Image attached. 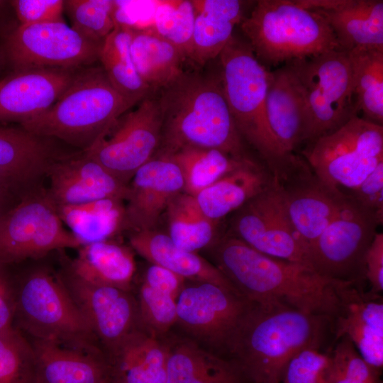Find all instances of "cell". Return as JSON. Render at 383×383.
Segmentation results:
<instances>
[{
    "label": "cell",
    "instance_id": "26",
    "mask_svg": "<svg viewBox=\"0 0 383 383\" xmlns=\"http://www.w3.org/2000/svg\"><path fill=\"white\" fill-rule=\"evenodd\" d=\"M129 243L136 252L151 264L165 267L185 280L212 283L240 294L214 265L196 252L178 247L167 233L155 229L134 231L130 235Z\"/></svg>",
    "mask_w": 383,
    "mask_h": 383
},
{
    "label": "cell",
    "instance_id": "9",
    "mask_svg": "<svg viewBox=\"0 0 383 383\" xmlns=\"http://www.w3.org/2000/svg\"><path fill=\"white\" fill-rule=\"evenodd\" d=\"M303 155L313 173L333 190H353L383 162V126L353 117L308 144Z\"/></svg>",
    "mask_w": 383,
    "mask_h": 383
},
{
    "label": "cell",
    "instance_id": "23",
    "mask_svg": "<svg viewBox=\"0 0 383 383\" xmlns=\"http://www.w3.org/2000/svg\"><path fill=\"white\" fill-rule=\"evenodd\" d=\"M265 107L270 128L280 148L294 153L306 141L310 119L302 92L287 64L269 70Z\"/></svg>",
    "mask_w": 383,
    "mask_h": 383
},
{
    "label": "cell",
    "instance_id": "51",
    "mask_svg": "<svg viewBox=\"0 0 383 383\" xmlns=\"http://www.w3.org/2000/svg\"><path fill=\"white\" fill-rule=\"evenodd\" d=\"M6 1L0 0V11L4 8Z\"/></svg>",
    "mask_w": 383,
    "mask_h": 383
},
{
    "label": "cell",
    "instance_id": "2",
    "mask_svg": "<svg viewBox=\"0 0 383 383\" xmlns=\"http://www.w3.org/2000/svg\"><path fill=\"white\" fill-rule=\"evenodd\" d=\"M156 94L162 121L157 154L201 148L240 160L251 157L232 118L219 73L213 77L184 70Z\"/></svg>",
    "mask_w": 383,
    "mask_h": 383
},
{
    "label": "cell",
    "instance_id": "11",
    "mask_svg": "<svg viewBox=\"0 0 383 383\" xmlns=\"http://www.w3.org/2000/svg\"><path fill=\"white\" fill-rule=\"evenodd\" d=\"M162 114L156 93H151L116 118L94 144L82 151L126 184L157 152Z\"/></svg>",
    "mask_w": 383,
    "mask_h": 383
},
{
    "label": "cell",
    "instance_id": "15",
    "mask_svg": "<svg viewBox=\"0 0 383 383\" xmlns=\"http://www.w3.org/2000/svg\"><path fill=\"white\" fill-rule=\"evenodd\" d=\"M229 234L265 255L311 267L276 178L268 189L235 211Z\"/></svg>",
    "mask_w": 383,
    "mask_h": 383
},
{
    "label": "cell",
    "instance_id": "17",
    "mask_svg": "<svg viewBox=\"0 0 383 383\" xmlns=\"http://www.w3.org/2000/svg\"><path fill=\"white\" fill-rule=\"evenodd\" d=\"M338 309L331 322L335 339L345 337L379 374L383 367V301L380 294L343 282L338 289Z\"/></svg>",
    "mask_w": 383,
    "mask_h": 383
},
{
    "label": "cell",
    "instance_id": "20",
    "mask_svg": "<svg viewBox=\"0 0 383 383\" xmlns=\"http://www.w3.org/2000/svg\"><path fill=\"white\" fill-rule=\"evenodd\" d=\"M279 184L289 220L307 251L342 209L348 194L326 186L307 162Z\"/></svg>",
    "mask_w": 383,
    "mask_h": 383
},
{
    "label": "cell",
    "instance_id": "14",
    "mask_svg": "<svg viewBox=\"0 0 383 383\" xmlns=\"http://www.w3.org/2000/svg\"><path fill=\"white\" fill-rule=\"evenodd\" d=\"M101 45L56 21L19 25L6 38L5 50L14 70L82 68L99 60Z\"/></svg>",
    "mask_w": 383,
    "mask_h": 383
},
{
    "label": "cell",
    "instance_id": "32",
    "mask_svg": "<svg viewBox=\"0 0 383 383\" xmlns=\"http://www.w3.org/2000/svg\"><path fill=\"white\" fill-rule=\"evenodd\" d=\"M56 208L63 224L82 245L109 240L128 227L125 201L120 199L56 205Z\"/></svg>",
    "mask_w": 383,
    "mask_h": 383
},
{
    "label": "cell",
    "instance_id": "16",
    "mask_svg": "<svg viewBox=\"0 0 383 383\" xmlns=\"http://www.w3.org/2000/svg\"><path fill=\"white\" fill-rule=\"evenodd\" d=\"M64 281L106 357L144 329L138 301L129 290L89 284L70 274Z\"/></svg>",
    "mask_w": 383,
    "mask_h": 383
},
{
    "label": "cell",
    "instance_id": "6",
    "mask_svg": "<svg viewBox=\"0 0 383 383\" xmlns=\"http://www.w3.org/2000/svg\"><path fill=\"white\" fill-rule=\"evenodd\" d=\"M240 26L265 67L340 49L325 18L294 0L255 1Z\"/></svg>",
    "mask_w": 383,
    "mask_h": 383
},
{
    "label": "cell",
    "instance_id": "1",
    "mask_svg": "<svg viewBox=\"0 0 383 383\" xmlns=\"http://www.w3.org/2000/svg\"><path fill=\"white\" fill-rule=\"evenodd\" d=\"M215 266L246 300L281 304L333 320L340 281L311 267L258 252L228 234L212 245Z\"/></svg>",
    "mask_w": 383,
    "mask_h": 383
},
{
    "label": "cell",
    "instance_id": "10",
    "mask_svg": "<svg viewBox=\"0 0 383 383\" xmlns=\"http://www.w3.org/2000/svg\"><path fill=\"white\" fill-rule=\"evenodd\" d=\"M82 242L65 228L46 190L35 188L0 214V266L42 257Z\"/></svg>",
    "mask_w": 383,
    "mask_h": 383
},
{
    "label": "cell",
    "instance_id": "22",
    "mask_svg": "<svg viewBox=\"0 0 383 383\" xmlns=\"http://www.w3.org/2000/svg\"><path fill=\"white\" fill-rule=\"evenodd\" d=\"M48 139L21 128L0 127V189L9 194L37 187L60 157Z\"/></svg>",
    "mask_w": 383,
    "mask_h": 383
},
{
    "label": "cell",
    "instance_id": "13",
    "mask_svg": "<svg viewBox=\"0 0 383 383\" xmlns=\"http://www.w3.org/2000/svg\"><path fill=\"white\" fill-rule=\"evenodd\" d=\"M379 223L348 194L338 213L308 248L311 267L327 278L361 285L365 257Z\"/></svg>",
    "mask_w": 383,
    "mask_h": 383
},
{
    "label": "cell",
    "instance_id": "27",
    "mask_svg": "<svg viewBox=\"0 0 383 383\" xmlns=\"http://www.w3.org/2000/svg\"><path fill=\"white\" fill-rule=\"evenodd\" d=\"M274 179L263 163L251 158L194 197L203 213L218 222L268 189Z\"/></svg>",
    "mask_w": 383,
    "mask_h": 383
},
{
    "label": "cell",
    "instance_id": "39",
    "mask_svg": "<svg viewBox=\"0 0 383 383\" xmlns=\"http://www.w3.org/2000/svg\"><path fill=\"white\" fill-rule=\"evenodd\" d=\"M153 22L152 29L176 46L188 60L195 22V11L192 1L158 2Z\"/></svg>",
    "mask_w": 383,
    "mask_h": 383
},
{
    "label": "cell",
    "instance_id": "34",
    "mask_svg": "<svg viewBox=\"0 0 383 383\" xmlns=\"http://www.w3.org/2000/svg\"><path fill=\"white\" fill-rule=\"evenodd\" d=\"M347 52L356 111L365 120L382 126L383 49L358 48Z\"/></svg>",
    "mask_w": 383,
    "mask_h": 383
},
{
    "label": "cell",
    "instance_id": "19",
    "mask_svg": "<svg viewBox=\"0 0 383 383\" xmlns=\"http://www.w3.org/2000/svg\"><path fill=\"white\" fill-rule=\"evenodd\" d=\"M125 201L127 226L135 231L153 230L172 199L183 192L177 165L157 154L141 166L129 182Z\"/></svg>",
    "mask_w": 383,
    "mask_h": 383
},
{
    "label": "cell",
    "instance_id": "37",
    "mask_svg": "<svg viewBox=\"0 0 383 383\" xmlns=\"http://www.w3.org/2000/svg\"><path fill=\"white\" fill-rule=\"evenodd\" d=\"M195 11V10H194ZM238 25L227 16L195 11L192 47L188 60L203 67L218 57Z\"/></svg>",
    "mask_w": 383,
    "mask_h": 383
},
{
    "label": "cell",
    "instance_id": "36",
    "mask_svg": "<svg viewBox=\"0 0 383 383\" xmlns=\"http://www.w3.org/2000/svg\"><path fill=\"white\" fill-rule=\"evenodd\" d=\"M165 213L168 222L167 234L178 247L196 252L213 245L218 222L203 213L194 196L180 193L170 203Z\"/></svg>",
    "mask_w": 383,
    "mask_h": 383
},
{
    "label": "cell",
    "instance_id": "38",
    "mask_svg": "<svg viewBox=\"0 0 383 383\" xmlns=\"http://www.w3.org/2000/svg\"><path fill=\"white\" fill-rule=\"evenodd\" d=\"M64 10L71 27L83 37L102 43L116 25V1L111 0H65Z\"/></svg>",
    "mask_w": 383,
    "mask_h": 383
},
{
    "label": "cell",
    "instance_id": "33",
    "mask_svg": "<svg viewBox=\"0 0 383 383\" xmlns=\"http://www.w3.org/2000/svg\"><path fill=\"white\" fill-rule=\"evenodd\" d=\"M132 28L116 23L102 43L99 61L113 87L133 105L151 94L138 74L131 55Z\"/></svg>",
    "mask_w": 383,
    "mask_h": 383
},
{
    "label": "cell",
    "instance_id": "49",
    "mask_svg": "<svg viewBox=\"0 0 383 383\" xmlns=\"http://www.w3.org/2000/svg\"><path fill=\"white\" fill-rule=\"evenodd\" d=\"M326 383H369L360 380L348 379L331 372L328 368L326 374Z\"/></svg>",
    "mask_w": 383,
    "mask_h": 383
},
{
    "label": "cell",
    "instance_id": "3",
    "mask_svg": "<svg viewBox=\"0 0 383 383\" xmlns=\"http://www.w3.org/2000/svg\"><path fill=\"white\" fill-rule=\"evenodd\" d=\"M329 318L281 304H252L231 345L228 358L249 383H280L289 360L306 348H318Z\"/></svg>",
    "mask_w": 383,
    "mask_h": 383
},
{
    "label": "cell",
    "instance_id": "40",
    "mask_svg": "<svg viewBox=\"0 0 383 383\" xmlns=\"http://www.w3.org/2000/svg\"><path fill=\"white\" fill-rule=\"evenodd\" d=\"M34 365L31 341L13 325L0 331V383H33Z\"/></svg>",
    "mask_w": 383,
    "mask_h": 383
},
{
    "label": "cell",
    "instance_id": "45",
    "mask_svg": "<svg viewBox=\"0 0 383 383\" xmlns=\"http://www.w3.org/2000/svg\"><path fill=\"white\" fill-rule=\"evenodd\" d=\"M362 207L371 211L379 225L383 222V162L348 194Z\"/></svg>",
    "mask_w": 383,
    "mask_h": 383
},
{
    "label": "cell",
    "instance_id": "48",
    "mask_svg": "<svg viewBox=\"0 0 383 383\" xmlns=\"http://www.w3.org/2000/svg\"><path fill=\"white\" fill-rule=\"evenodd\" d=\"M0 266V331L13 325L15 316V289Z\"/></svg>",
    "mask_w": 383,
    "mask_h": 383
},
{
    "label": "cell",
    "instance_id": "52",
    "mask_svg": "<svg viewBox=\"0 0 383 383\" xmlns=\"http://www.w3.org/2000/svg\"><path fill=\"white\" fill-rule=\"evenodd\" d=\"M104 383H111L110 382H104Z\"/></svg>",
    "mask_w": 383,
    "mask_h": 383
},
{
    "label": "cell",
    "instance_id": "41",
    "mask_svg": "<svg viewBox=\"0 0 383 383\" xmlns=\"http://www.w3.org/2000/svg\"><path fill=\"white\" fill-rule=\"evenodd\" d=\"M137 301L144 329L159 338L167 335L177 321V300L141 283Z\"/></svg>",
    "mask_w": 383,
    "mask_h": 383
},
{
    "label": "cell",
    "instance_id": "35",
    "mask_svg": "<svg viewBox=\"0 0 383 383\" xmlns=\"http://www.w3.org/2000/svg\"><path fill=\"white\" fill-rule=\"evenodd\" d=\"M164 155L179 167L183 192L193 196L252 158L237 159L217 149L201 148H185Z\"/></svg>",
    "mask_w": 383,
    "mask_h": 383
},
{
    "label": "cell",
    "instance_id": "4",
    "mask_svg": "<svg viewBox=\"0 0 383 383\" xmlns=\"http://www.w3.org/2000/svg\"><path fill=\"white\" fill-rule=\"evenodd\" d=\"M218 57L224 95L239 134L277 181L287 180L301 157L284 152L270 128L265 107L269 70L245 39L234 34Z\"/></svg>",
    "mask_w": 383,
    "mask_h": 383
},
{
    "label": "cell",
    "instance_id": "44",
    "mask_svg": "<svg viewBox=\"0 0 383 383\" xmlns=\"http://www.w3.org/2000/svg\"><path fill=\"white\" fill-rule=\"evenodd\" d=\"M13 6L19 25H32L64 21L63 0H13Z\"/></svg>",
    "mask_w": 383,
    "mask_h": 383
},
{
    "label": "cell",
    "instance_id": "29",
    "mask_svg": "<svg viewBox=\"0 0 383 383\" xmlns=\"http://www.w3.org/2000/svg\"><path fill=\"white\" fill-rule=\"evenodd\" d=\"M77 250L69 274L89 284L130 289L135 264L129 248L109 240L84 244Z\"/></svg>",
    "mask_w": 383,
    "mask_h": 383
},
{
    "label": "cell",
    "instance_id": "5",
    "mask_svg": "<svg viewBox=\"0 0 383 383\" xmlns=\"http://www.w3.org/2000/svg\"><path fill=\"white\" fill-rule=\"evenodd\" d=\"M134 106L113 87L101 66L91 65L79 72L50 108L20 125L35 135L57 138L85 151Z\"/></svg>",
    "mask_w": 383,
    "mask_h": 383
},
{
    "label": "cell",
    "instance_id": "31",
    "mask_svg": "<svg viewBox=\"0 0 383 383\" xmlns=\"http://www.w3.org/2000/svg\"><path fill=\"white\" fill-rule=\"evenodd\" d=\"M135 67L152 93L177 79L186 61L183 53L151 28H132L130 45Z\"/></svg>",
    "mask_w": 383,
    "mask_h": 383
},
{
    "label": "cell",
    "instance_id": "50",
    "mask_svg": "<svg viewBox=\"0 0 383 383\" xmlns=\"http://www.w3.org/2000/svg\"><path fill=\"white\" fill-rule=\"evenodd\" d=\"M9 193L0 189V214L2 213L4 211V206L9 196Z\"/></svg>",
    "mask_w": 383,
    "mask_h": 383
},
{
    "label": "cell",
    "instance_id": "28",
    "mask_svg": "<svg viewBox=\"0 0 383 383\" xmlns=\"http://www.w3.org/2000/svg\"><path fill=\"white\" fill-rule=\"evenodd\" d=\"M106 359L111 383H166L165 343L143 328L130 335Z\"/></svg>",
    "mask_w": 383,
    "mask_h": 383
},
{
    "label": "cell",
    "instance_id": "42",
    "mask_svg": "<svg viewBox=\"0 0 383 383\" xmlns=\"http://www.w3.org/2000/svg\"><path fill=\"white\" fill-rule=\"evenodd\" d=\"M330 357L318 348H306L287 362L280 383H326Z\"/></svg>",
    "mask_w": 383,
    "mask_h": 383
},
{
    "label": "cell",
    "instance_id": "21",
    "mask_svg": "<svg viewBox=\"0 0 383 383\" xmlns=\"http://www.w3.org/2000/svg\"><path fill=\"white\" fill-rule=\"evenodd\" d=\"M46 192L56 205H72L104 199L126 201L128 187L101 164L81 154L60 157L48 168Z\"/></svg>",
    "mask_w": 383,
    "mask_h": 383
},
{
    "label": "cell",
    "instance_id": "30",
    "mask_svg": "<svg viewBox=\"0 0 383 383\" xmlns=\"http://www.w3.org/2000/svg\"><path fill=\"white\" fill-rule=\"evenodd\" d=\"M316 12L325 18L341 50L383 49L382 0H345L335 9Z\"/></svg>",
    "mask_w": 383,
    "mask_h": 383
},
{
    "label": "cell",
    "instance_id": "7",
    "mask_svg": "<svg viewBox=\"0 0 383 383\" xmlns=\"http://www.w3.org/2000/svg\"><path fill=\"white\" fill-rule=\"evenodd\" d=\"M15 301L14 320L32 339L101 349L64 279L50 270L38 268L24 277Z\"/></svg>",
    "mask_w": 383,
    "mask_h": 383
},
{
    "label": "cell",
    "instance_id": "12",
    "mask_svg": "<svg viewBox=\"0 0 383 383\" xmlns=\"http://www.w3.org/2000/svg\"><path fill=\"white\" fill-rule=\"evenodd\" d=\"M176 302L175 325L184 336L228 358L233 338L252 303L209 282L184 285Z\"/></svg>",
    "mask_w": 383,
    "mask_h": 383
},
{
    "label": "cell",
    "instance_id": "18",
    "mask_svg": "<svg viewBox=\"0 0 383 383\" xmlns=\"http://www.w3.org/2000/svg\"><path fill=\"white\" fill-rule=\"evenodd\" d=\"M82 68L14 70L0 81V121H28L50 108Z\"/></svg>",
    "mask_w": 383,
    "mask_h": 383
},
{
    "label": "cell",
    "instance_id": "43",
    "mask_svg": "<svg viewBox=\"0 0 383 383\" xmlns=\"http://www.w3.org/2000/svg\"><path fill=\"white\" fill-rule=\"evenodd\" d=\"M336 341L329 354L331 372L348 379L379 383L380 374L364 360L349 339L341 337Z\"/></svg>",
    "mask_w": 383,
    "mask_h": 383
},
{
    "label": "cell",
    "instance_id": "46",
    "mask_svg": "<svg viewBox=\"0 0 383 383\" xmlns=\"http://www.w3.org/2000/svg\"><path fill=\"white\" fill-rule=\"evenodd\" d=\"M365 278L370 292L381 294L383 291V233H377L365 257Z\"/></svg>",
    "mask_w": 383,
    "mask_h": 383
},
{
    "label": "cell",
    "instance_id": "8",
    "mask_svg": "<svg viewBox=\"0 0 383 383\" xmlns=\"http://www.w3.org/2000/svg\"><path fill=\"white\" fill-rule=\"evenodd\" d=\"M304 96L310 119L306 143L330 134L357 116L348 52L334 50L286 62Z\"/></svg>",
    "mask_w": 383,
    "mask_h": 383
},
{
    "label": "cell",
    "instance_id": "47",
    "mask_svg": "<svg viewBox=\"0 0 383 383\" xmlns=\"http://www.w3.org/2000/svg\"><path fill=\"white\" fill-rule=\"evenodd\" d=\"M185 279L161 266L151 264L143 274L142 282L163 292L177 300L184 287Z\"/></svg>",
    "mask_w": 383,
    "mask_h": 383
},
{
    "label": "cell",
    "instance_id": "24",
    "mask_svg": "<svg viewBox=\"0 0 383 383\" xmlns=\"http://www.w3.org/2000/svg\"><path fill=\"white\" fill-rule=\"evenodd\" d=\"M32 340L35 354L33 383L109 382L107 359L102 350Z\"/></svg>",
    "mask_w": 383,
    "mask_h": 383
},
{
    "label": "cell",
    "instance_id": "25",
    "mask_svg": "<svg viewBox=\"0 0 383 383\" xmlns=\"http://www.w3.org/2000/svg\"><path fill=\"white\" fill-rule=\"evenodd\" d=\"M166 383H249L231 360L214 354L184 335L169 333Z\"/></svg>",
    "mask_w": 383,
    "mask_h": 383
}]
</instances>
